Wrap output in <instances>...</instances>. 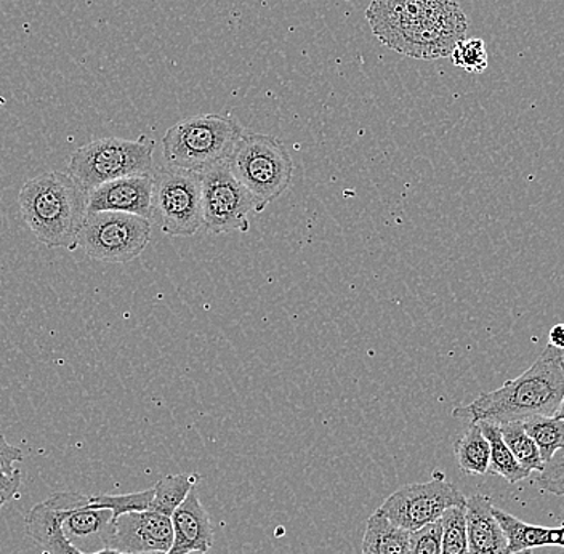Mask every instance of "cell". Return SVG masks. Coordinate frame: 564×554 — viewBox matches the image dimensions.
Listing matches in <instances>:
<instances>
[{"label":"cell","instance_id":"6da1fadb","mask_svg":"<svg viewBox=\"0 0 564 554\" xmlns=\"http://www.w3.org/2000/svg\"><path fill=\"white\" fill-rule=\"evenodd\" d=\"M366 18L386 47L415 59L449 56L468 30L457 0H372Z\"/></svg>","mask_w":564,"mask_h":554},{"label":"cell","instance_id":"7a4b0ae2","mask_svg":"<svg viewBox=\"0 0 564 554\" xmlns=\"http://www.w3.org/2000/svg\"><path fill=\"white\" fill-rule=\"evenodd\" d=\"M564 398L562 351L546 345L534 365L497 390L481 393L468 405L454 409L453 416L467 422L503 425L534 415H555Z\"/></svg>","mask_w":564,"mask_h":554},{"label":"cell","instance_id":"3957f363","mask_svg":"<svg viewBox=\"0 0 564 554\" xmlns=\"http://www.w3.org/2000/svg\"><path fill=\"white\" fill-rule=\"evenodd\" d=\"M87 191L68 172L52 171L28 180L18 204L39 242L74 252L87 217Z\"/></svg>","mask_w":564,"mask_h":554},{"label":"cell","instance_id":"277c9868","mask_svg":"<svg viewBox=\"0 0 564 554\" xmlns=\"http://www.w3.org/2000/svg\"><path fill=\"white\" fill-rule=\"evenodd\" d=\"M245 135V127L231 115L192 116L165 132L162 151L171 167L204 174L227 164Z\"/></svg>","mask_w":564,"mask_h":554},{"label":"cell","instance_id":"5b68a950","mask_svg":"<svg viewBox=\"0 0 564 554\" xmlns=\"http://www.w3.org/2000/svg\"><path fill=\"white\" fill-rule=\"evenodd\" d=\"M229 171L259 204L260 214L289 189L294 161L284 144L263 133H246L228 161Z\"/></svg>","mask_w":564,"mask_h":554},{"label":"cell","instance_id":"8992f818","mask_svg":"<svg viewBox=\"0 0 564 554\" xmlns=\"http://www.w3.org/2000/svg\"><path fill=\"white\" fill-rule=\"evenodd\" d=\"M154 146V141L144 135L139 140L118 137L94 140L74 151L68 174L87 193L123 176L153 174Z\"/></svg>","mask_w":564,"mask_h":554},{"label":"cell","instance_id":"52a82bcc","mask_svg":"<svg viewBox=\"0 0 564 554\" xmlns=\"http://www.w3.org/2000/svg\"><path fill=\"white\" fill-rule=\"evenodd\" d=\"M153 218L172 238H192L203 228V176L182 169L153 172Z\"/></svg>","mask_w":564,"mask_h":554},{"label":"cell","instance_id":"ba28073f","mask_svg":"<svg viewBox=\"0 0 564 554\" xmlns=\"http://www.w3.org/2000/svg\"><path fill=\"white\" fill-rule=\"evenodd\" d=\"M151 239V221L118 211L87 214L77 236V249L104 263H129L139 259Z\"/></svg>","mask_w":564,"mask_h":554},{"label":"cell","instance_id":"9c48e42d","mask_svg":"<svg viewBox=\"0 0 564 554\" xmlns=\"http://www.w3.org/2000/svg\"><path fill=\"white\" fill-rule=\"evenodd\" d=\"M203 176V228L210 235L247 232L249 215L260 214L259 204L238 182L227 164L200 174Z\"/></svg>","mask_w":564,"mask_h":554},{"label":"cell","instance_id":"30bf717a","mask_svg":"<svg viewBox=\"0 0 564 554\" xmlns=\"http://www.w3.org/2000/svg\"><path fill=\"white\" fill-rule=\"evenodd\" d=\"M464 493L444 478L430 482H414L400 487L397 492L377 508L393 524L408 532L417 531L423 525L440 521L444 511L451 507H465Z\"/></svg>","mask_w":564,"mask_h":554},{"label":"cell","instance_id":"8fae6325","mask_svg":"<svg viewBox=\"0 0 564 554\" xmlns=\"http://www.w3.org/2000/svg\"><path fill=\"white\" fill-rule=\"evenodd\" d=\"M174 543L172 520L154 511H130L111 521L108 548L129 554L162 553Z\"/></svg>","mask_w":564,"mask_h":554},{"label":"cell","instance_id":"7c38bea8","mask_svg":"<svg viewBox=\"0 0 564 554\" xmlns=\"http://www.w3.org/2000/svg\"><path fill=\"white\" fill-rule=\"evenodd\" d=\"M153 174L123 176L88 191L87 214L118 211L153 218Z\"/></svg>","mask_w":564,"mask_h":554},{"label":"cell","instance_id":"4fadbf2b","mask_svg":"<svg viewBox=\"0 0 564 554\" xmlns=\"http://www.w3.org/2000/svg\"><path fill=\"white\" fill-rule=\"evenodd\" d=\"M174 543L165 554L207 553L214 546L209 513L197 497L196 487L172 514Z\"/></svg>","mask_w":564,"mask_h":554},{"label":"cell","instance_id":"5bb4252c","mask_svg":"<svg viewBox=\"0 0 564 554\" xmlns=\"http://www.w3.org/2000/svg\"><path fill=\"white\" fill-rule=\"evenodd\" d=\"M494 503L488 496L476 493L467 499L465 518H467L468 553L506 554L507 539L499 521L492 513Z\"/></svg>","mask_w":564,"mask_h":554},{"label":"cell","instance_id":"9a60e30c","mask_svg":"<svg viewBox=\"0 0 564 554\" xmlns=\"http://www.w3.org/2000/svg\"><path fill=\"white\" fill-rule=\"evenodd\" d=\"M112 513L109 510H100L88 502L83 507L69 511L63 521V534L70 545L84 553L100 552L108 548L109 531H111Z\"/></svg>","mask_w":564,"mask_h":554},{"label":"cell","instance_id":"2e32d148","mask_svg":"<svg viewBox=\"0 0 564 554\" xmlns=\"http://www.w3.org/2000/svg\"><path fill=\"white\" fill-rule=\"evenodd\" d=\"M88 502V497L80 493L58 492L53 493L47 500L35 504L26 514L24 528L26 535L39 545L44 546L48 540L63 534V521L74 508L83 507Z\"/></svg>","mask_w":564,"mask_h":554},{"label":"cell","instance_id":"e0dca14e","mask_svg":"<svg viewBox=\"0 0 564 554\" xmlns=\"http://www.w3.org/2000/svg\"><path fill=\"white\" fill-rule=\"evenodd\" d=\"M411 532L393 524L380 511L366 522L361 554H411Z\"/></svg>","mask_w":564,"mask_h":554},{"label":"cell","instance_id":"ac0fdd59","mask_svg":"<svg viewBox=\"0 0 564 554\" xmlns=\"http://www.w3.org/2000/svg\"><path fill=\"white\" fill-rule=\"evenodd\" d=\"M492 513L506 534L507 553L552 546V528L528 524L497 507L492 508Z\"/></svg>","mask_w":564,"mask_h":554},{"label":"cell","instance_id":"d6986e66","mask_svg":"<svg viewBox=\"0 0 564 554\" xmlns=\"http://www.w3.org/2000/svg\"><path fill=\"white\" fill-rule=\"evenodd\" d=\"M479 428L488 439L489 447H491V458H489V475H497L500 478L509 481L510 485L514 482L524 481L529 478L531 472L521 467L520 461L511 454L509 446L503 441L500 426L491 422H479Z\"/></svg>","mask_w":564,"mask_h":554},{"label":"cell","instance_id":"ffe728a7","mask_svg":"<svg viewBox=\"0 0 564 554\" xmlns=\"http://www.w3.org/2000/svg\"><path fill=\"white\" fill-rule=\"evenodd\" d=\"M454 452H456L458 467L465 475H488L491 447L478 423H471L464 436L456 441Z\"/></svg>","mask_w":564,"mask_h":554},{"label":"cell","instance_id":"44dd1931","mask_svg":"<svg viewBox=\"0 0 564 554\" xmlns=\"http://www.w3.org/2000/svg\"><path fill=\"white\" fill-rule=\"evenodd\" d=\"M199 481L200 476L194 475V472L192 475L165 476L153 487L154 497L150 511L172 518L176 508L185 502L188 493L192 492Z\"/></svg>","mask_w":564,"mask_h":554},{"label":"cell","instance_id":"7402d4cb","mask_svg":"<svg viewBox=\"0 0 564 554\" xmlns=\"http://www.w3.org/2000/svg\"><path fill=\"white\" fill-rule=\"evenodd\" d=\"M523 426L541 452L544 464L552 460L556 452L564 449V422L558 414L531 416L523 420Z\"/></svg>","mask_w":564,"mask_h":554},{"label":"cell","instance_id":"603a6c76","mask_svg":"<svg viewBox=\"0 0 564 554\" xmlns=\"http://www.w3.org/2000/svg\"><path fill=\"white\" fill-rule=\"evenodd\" d=\"M499 426L503 441L514 458L520 461L521 467L528 469L529 472L542 471L545 464L542 460L541 452L524 430L523 422L503 423Z\"/></svg>","mask_w":564,"mask_h":554},{"label":"cell","instance_id":"cb8c5ba5","mask_svg":"<svg viewBox=\"0 0 564 554\" xmlns=\"http://www.w3.org/2000/svg\"><path fill=\"white\" fill-rule=\"evenodd\" d=\"M443 535H441V554L468 553L467 518L465 507H451L440 518Z\"/></svg>","mask_w":564,"mask_h":554},{"label":"cell","instance_id":"d4e9b609","mask_svg":"<svg viewBox=\"0 0 564 554\" xmlns=\"http://www.w3.org/2000/svg\"><path fill=\"white\" fill-rule=\"evenodd\" d=\"M449 58L454 66L471 74L485 73L489 65L485 41L479 37L462 39L451 52Z\"/></svg>","mask_w":564,"mask_h":554},{"label":"cell","instance_id":"484cf974","mask_svg":"<svg viewBox=\"0 0 564 554\" xmlns=\"http://www.w3.org/2000/svg\"><path fill=\"white\" fill-rule=\"evenodd\" d=\"M154 489L143 490V492L126 493V496H95L90 497V504L100 510H109L112 513V520L130 511H150L153 502Z\"/></svg>","mask_w":564,"mask_h":554},{"label":"cell","instance_id":"4316f807","mask_svg":"<svg viewBox=\"0 0 564 554\" xmlns=\"http://www.w3.org/2000/svg\"><path fill=\"white\" fill-rule=\"evenodd\" d=\"M23 450L7 443L6 436L0 434V490H20L23 475L15 465L23 461Z\"/></svg>","mask_w":564,"mask_h":554},{"label":"cell","instance_id":"83f0119b","mask_svg":"<svg viewBox=\"0 0 564 554\" xmlns=\"http://www.w3.org/2000/svg\"><path fill=\"white\" fill-rule=\"evenodd\" d=\"M535 485L544 492L564 496V449L556 452L552 460L546 461L535 478Z\"/></svg>","mask_w":564,"mask_h":554},{"label":"cell","instance_id":"f1b7e54d","mask_svg":"<svg viewBox=\"0 0 564 554\" xmlns=\"http://www.w3.org/2000/svg\"><path fill=\"white\" fill-rule=\"evenodd\" d=\"M441 535L443 528L441 521L423 525L417 531L411 532V554H441Z\"/></svg>","mask_w":564,"mask_h":554},{"label":"cell","instance_id":"f546056e","mask_svg":"<svg viewBox=\"0 0 564 554\" xmlns=\"http://www.w3.org/2000/svg\"><path fill=\"white\" fill-rule=\"evenodd\" d=\"M44 548L51 554H129L116 552V550L105 548L100 552L84 553L77 550L76 546L70 545L66 540L65 534H59L58 537L52 539L51 542L45 543ZM144 554H162V553H144Z\"/></svg>","mask_w":564,"mask_h":554},{"label":"cell","instance_id":"4dcf8cb0","mask_svg":"<svg viewBox=\"0 0 564 554\" xmlns=\"http://www.w3.org/2000/svg\"><path fill=\"white\" fill-rule=\"evenodd\" d=\"M549 340L553 348L564 351V324H556L550 329Z\"/></svg>","mask_w":564,"mask_h":554},{"label":"cell","instance_id":"1f68e13d","mask_svg":"<svg viewBox=\"0 0 564 554\" xmlns=\"http://www.w3.org/2000/svg\"><path fill=\"white\" fill-rule=\"evenodd\" d=\"M552 546L564 548V522L560 528L552 529Z\"/></svg>","mask_w":564,"mask_h":554},{"label":"cell","instance_id":"d6a6232c","mask_svg":"<svg viewBox=\"0 0 564 554\" xmlns=\"http://www.w3.org/2000/svg\"><path fill=\"white\" fill-rule=\"evenodd\" d=\"M17 493L18 492H15V490H0V510H2V508L6 507V504L9 503Z\"/></svg>","mask_w":564,"mask_h":554},{"label":"cell","instance_id":"836d02e7","mask_svg":"<svg viewBox=\"0 0 564 554\" xmlns=\"http://www.w3.org/2000/svg\"><path fill=\"white\" fill-rule=\"evenodd\" d=\"M506 554H532L531 550H524V552H518V553H506Z\"/></svg>","mask_w":564,"mask_h":554},{"label":"cell","instance_id":"e575fe53","mask_svg":"<svg viewBox=\"0 0 564 554\" xmlns=\"http://www.w3.org/2000/svg\"><path fill=\"white\" fill-rule=\"evenodd\" d=\"M562 365H563V373H564V351H562Z\"/></svg>","mask_w":564,"mask_h":554},{"label":"cell","instance_id":"d590c367","mask_svg":"<svg viewBox=\"0 0 564 554\" xmlns=\"http://www.w3.org/2000/svg\"><path fill=\"white\" fill-rule=\"evenodd\" d=\"M0 226H2V215H0Z\"/></svg>","mask_w":564,"mask_h":554}]
</instances>
